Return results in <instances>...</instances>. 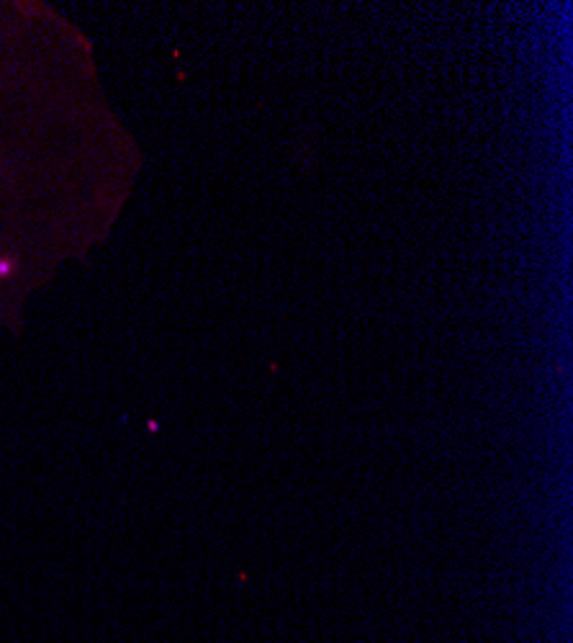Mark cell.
Returning a JSON list of instances; mask_svg holds the SVG:
<instances>
[]
</instances>
